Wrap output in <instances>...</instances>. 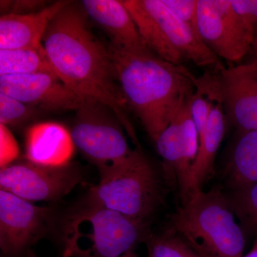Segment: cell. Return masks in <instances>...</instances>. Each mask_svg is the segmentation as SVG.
Listing matches in <instances>:
<instances>
[{
  "mask_svg": "<svg viewBox=\"0 0 257 257\" xmlns=\"http://www.w3.org/2000/svg\"><path fill=\"white\" fill-rule=\"evenodd\" d=\"M87 20L84 9L69 2L50 22L42 45L60 80L83 99L109 108L141 149L109 48L93 34Z\"/></svg>",
  "mask_w": 257,
  "mask_h": 257,
  "instance_id": "cell-1",
  "label": "cell"
},
{
  "mask_svg": "<svg viewBox=\"0 0 257 257\" xmlns=\"http://www.w3.org/2000/svg\"><path fill=\"white\" fill-rule=\"evenodd\" d=\"M108 48L128 109L155 143L192 97L195 77L149 49L130 50L110 44Z\"/></svg>",
  "mask_w": 257,
  "mask_h": 257,
  "instance_id": "cell-2",
  "label": "cell"
},
{
  "mask_svg": "<svg viewBox=\"0 0 257 257\" xmlns=\"http://www.w3.org/2000/svg\"><path fill=\"white\" fill-rule=\"evenodd\" d=\"M148 224L85 200L64 218V257H119L146 241Z\"/></svg>",
  "mask_w": 257,
  "mask_h": 257,
  "instance_id": "cell-3",
  "label": "cell"
},
{
  "mask_svg": "<svg viewBox=\"0 0 257 257\" xmlns=\"http://www.w3.org/2000/svg\"><path fill=\"white\" fill-rule=\"evenodd\" d=\"M172 230L201 257H243L245 237L224 194H192L171 216Z\"/></svg>",
  "mask_w": 257,
  "mask_h": 257,
  "instance_id": "cell-4",
  "label": "cell"
},
{
  "mask_svg": "<svg viewBox=\"0 0 257 257\" xmlns=\"http://www.w3.org/2000/svg\"><path fill=\"white\" fill-rule=\"evenodd\" d=\"M145 45L155 55L175 65L191 62L209 69L222 65L196 32L162 0H124Z\"/></svg>",
  "mask_w": 257,
  "mask_h": 257,
  "instance_id": "cell-5",
  "label": "cell"
},
{
  "mask_svg": "<svg viewBox=\"0 0 257 257\" xmlns=\"http://www.w3.org/2000/svg\"><path fill=\"white\" fill-rule=\"evenodd\" d=\"M162 199L155 169L141 149L136 148L122 165L99 177V183L89 189L85 200L148 224Z\"/></svg>",
  "mask_w": 257,
  "mask_h": 257,
  "instance_id": "cell-6",
  "label": "cell"
},
{
  "mask_svg": "<svg viewBox=\"0 0 257 257\" xmlns=\"http://www.w3.org/2000/svg\"><path fill=\"white\" fill-rule=\"evenodd\" d=\"M71 136L74 146L96 166L99 177L110 173L133 156L122 125L106 106L87 100L77 110Z\"/></svg>",
  "mask_w": 257,
  "mask_h": 257,
  "instance_id": "cell-7",
  "label": "cell"
},
{
  "mask_svg": "<svg viewBox=\"0 0 257 257\" xmlns=\"http://www.w3.org/2000/svg\"><path fill=\"white\" fill-rule=\"evenodd\" d=\"M197 26L203 43L229 65L248 55L255 32L236 14L231 0H198Z\"/></svg>",
  "mask_w": 257,
  "mask_h": 257,
  "instance_id": "cell-8",
  "label": "cell"
},
{
  "mask_svg": "<svg viewBox=\"0 0 257 257\" xmlns=\"http://www.w3.org/2000/svg\"><path fill=\"white\" fill-rule=\"evenodd\" d=\"M75 164L48 167L29 162H13L0 171V188L29 202H55L83 182Z\"/></svg>",
  "mask_w": 257,
  "mask_h": 257,
  "instance_id": "cell-9",
  "label": "cell"
},
{
  "mask_svg": "<svg viewBox=\"0 0 257 257\" xmlns=\"http://www.w3.org/2000/svg\"><path fill=\"white\" fill-rule=\"evenodd\" d=\"M55 213L0 190V248L3 257H26L53 227Z\"/></svg>",
  "mask_w": 257,
  "mask_h": 257,
  "instance_id": "cell-10",
  "label": "cell"
},
{
  "mask_svg": "<svg viewBox=\"0 0 257 257\" xmlns=\"http://www.w3.org/2000/svg\"><path fill=\"white\" fill-rule=\"evenodd\" d=\"M216 72L228 124L241 133L257 130V64H222Z\"/></svg>",
  "mask_w": 257,
  "mask_h": 257,
  "instance_id": "cell-11",
  "label": "cell"
},
{
  "mask_svg": "<svg viewBox=\"0 0 257 257\" xmlns=\"http://www.w3.org/2000/svg\"><path fill=\"white\" fill-rule=\"evenodd\" d=\"M0 93L47 111H77L87 101L50 73L0 76Z\"/></svg>",
  "mask_w": 257,
  "mask_h": 257,
  "instance_id": "cell-12",
  "label": "cell"
},
{
  "mask_svg": "<svg viewBox=\"0 0 257 257\" xmlns=\"http://www.w3.org/2000/svg\"><path fill=\"white\" fill-rule=\"evenodd\" d=\"M69 2L59 1L31 14H6L0 18V50H17L42 45L52 19Z\"/></svg>",
  "mask_w": 257,
  "mask_h": 257,
  "instance_id": "cell-13",
  "label": "cell"
},
{
  "mask_svg": "<svg viewBox=\"0 0 257 257\" xmlns=\"http://www.w3.org/2000/svg\"><path fill=\"white\" fill-rule=\"evenodd\" d=\"M82 5L87 16L108 34L110 45L130 50L148 49L122 1L84 0Z\"/></svg>",
  "mask_w": 257,
  "mask_h": 257,
  "instance_id": "cell-14",
  "label": "cell"
},
{
  "mask_svg": "<svg viewBox=\"0 0 257 257\" xmlns=\"http://www.w3.org/2000/svg\"><path fill=\"white\" fill-rule=\"evenodd\" d=\"M74 144L68 130L55 122L33 125L25 137V157L37 165L60 167L70 163Z\"/></svg>",
  "mask_w": 257,
  "mask_h": 257,
  "instance_id": "cell-15",
  "label": "cell"
},
{
  "mask_svg": "<svg viewBox=\"0 0 257 257\" xmlns=\"http://www.w3.org/2000/svg\"><path fill=\"white\" fill-rule=\"evenodd\" d=\"M226 123L221 98L214 104L204 133L199 139L197 155L189 173V197L203 190L204 184L214 175L215 157L224 138Z\"/></svg>",
  "mask_w": 257,
  "mask_h": 257,
  "instance_id": "cell-16",
  "label": "cell"
},
{
  "mask_svg": "<svg viewBox=\"0 0 257 257\" xmlns=\"http://www.w3.org/2000/svg\"><path fill=\"white\" fill-rule=\"evenodd\" d=\"M231 189L257 182V130L241 133L228 162Z\"/></svg>",
  "mask_w": 257,
  "mask_h": 257,
  "instance_id": "cell-17",
  "label": "cell"
},
{
  "mask_svg": "<svg viewBox=\"0 0 257 257\" xmlns=\"http://www.w3.org/2000/svg\"><path fill=\"white\" fill-rule=\"evenodd\" d=\"M39 73L56 74L43 45L30 48L0 50V76Z\"/></svg>",
  "mask_w": 257,
  "mask_h": 257,
  "instance_id": "cell-18",
  "label": "cell"
},
{
  "mask_svg": "<svg viewBox=\"0 0 257 257\" xmlns=\"http://www.w3.org/2000/svg\"><path fill=\"white\" fill-rule=\"evenodd\" d=\"M224 196L230 209L239 219L241 228L257 229V182L231 189Z\"/></svg>",
  "mask_w": 257,
  "mask_h": 257,
  "instance_id": "cell-19",
  "label": "cell"
},
{
  "mask_svg": "<svg viewBox=\"0 0 257 257\" xmlns=\"http://www.w3.org/2000/svg\"><path fill=\"white\" fill-rule=\"evenodd\" d=\"M148 257H201L173 230L147 238Z\"/></svg>",
  "mask_w": 257,
  "mask_h": 257,
  "instance_id": "cell-20",
  "label": "cell"
},
{
  "mask_svg": "<svg viewBox=\"0 0 257 257\" xmlns=\"http://www.w3.org/2000/svg\"><path fill=\"white\" fill-rule=\"evenodd\" d=\"M39 109L7 94L0 93V124L18 126L38 115Z\"/></svg>",
  "mask_w": 257,
  "mask_h": 257,
  "instance_id": "cell-21",
  "label": "cell"
},
{
  "mask_svg": "<svg viewBox=\"0 0 257 257\" xmlns=\"http://www.w3.org/2000/svg\"><path fill=\"white\" fill-rule=\"evenodd\" d=\"M179 19L197 33L198 0H162ZM199 36V35H198Z\"/></svg>",
  "mask_w": 257,
  "mask_h": 257,
  "instance_id": "cell-22",
  "label": "cell"
},
{
  "mask_svg": "<svg viewBox=\"0 0 257 257\" xmlns=\"http://www.w3.org/2000/svg\"><path fill=\"white\" fill-rule=\"evenodd\" d=\"M18 143L8 126L0 124V164L1 168L13 163L18 157Z\"/></svg>",
  "mask_w": 257,
  "mask_h": 257,
  "instance_id": "cell-23",
  "label": "cell"
},
{
  "mask_svg": "<svg viewBox=\"0 0 257 257\" xmlns=\"http://www.w3.org/2000/svg\"><path fill=\"white\" fill-rule=\"evenodd\" d=\"M236 14L252 30L257 29V0H231Z\"/></svg>",
  "mask_w": 257,
  "mask_h": 257,
  "instance_id": "cell-24",
  "label": "cell"
},
{
  "mask_svg": "<svg viewBox=\"0 0 257 257\" xmlns=\"http://www.w3.org/2000/svg\"><path fill=\"white\" fill-rule=\"evenodd\" d=\"M45 2L34 0H20L13 2L11 14L25 15L37 13L43 10Z\"/></svg>",
  "mask_w": 257,
  "mask_h": 257,
  "instance_id": "cell-25",
  "label": "cell"
},
{
  "mask_svg": "<svg viewBox=\"0 0 257 257\" xmlns=\"http://www.w3.org/2000/svg\"><path fill=\"white\" fill-rule=\"evenodd\" d=\"M247 56L249 57L248 60L257 64V29L255 31L252 45Z\"/></svg>",
  "mask_w": 257,
  "mask_h": 257,
  "instance_id": "cell-26",
  "label": "cell"
},
{
  "mask_svg": "<svg viewBox=\"0 0 257 257\" xmlns=\"http://www.w3.org/2000/svg\"><path fill=\"white\" fill-rule=\"evenodd\" d=\"M13 2L12 1H1V10L2 11H6V10H11L13 6Z\"/></svg>",
  "mask_w": 257,
  "mask_h": 257,
  "instance_id": "cell-27",
  "label": "cell"
},
{
  "mask_svg": "<svg viewBox=\"0 0 257 257\" xmlns=\"http://www.w3.org/2000/svg\"><path fill=\"white\" fill-rule=\"evenodd\" d=\"M243 257H257V248L253 247L251 251Z\"/></svg>",
  "mask_w": 257,
  "mask_h": 257,
  "instance_id": "cell-28",
  "label": "cell"
},
{
  "mask_svg": "<svg viewBox=\"0 0 257 257\" xmlns=\"http://www.w3.org/2000/svg\"><path fill=\"white\" fill-rule=\"evenodd\" d=\"M119 257H139L138 254L134 251V250L128 251V252L125 253L122 256Z\"/></svg>",
  "mask_w": 257,
  "mask_h": 257,
  "instance_id": "cell-29",
  "label": "cell"
},
{
  "mask_svg": "<svg viewBox=\"0 0 257 257\" xmlns=\"http://www.w3.org/2000/svg\"><path fill=\"white\" fill-rule=\"evenodd\" d=\"M26 257H38L36 253L34 252L32 249L29 250L28 253H27Z\"/></svg>",
  "mask_w": 257,
  "mask_h": 257,
  "instance_id": "cell-30",
  "label": "cell"
},
{
  "mask_svg": "<svg viewBox=\"0 0 257 257\" xmlns=\"http://www.w3.org/2000/svg\"><path fill=\"white\" fill-rule=\"evenodd\" d=\"M253 247L257 248V240L256 243H255L254 246H253Z\"/></svg>",
  "mask_w": 257,
  "mask_h": 257,
  "instance_id": "cell-31",
  "label": "cell"
}]
</instances>
